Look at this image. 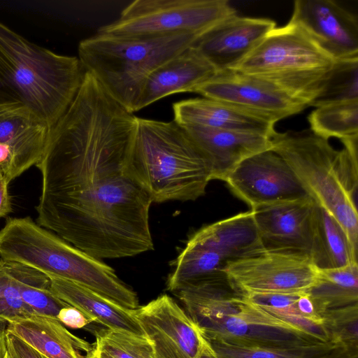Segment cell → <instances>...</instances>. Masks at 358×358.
Wrapping results in <instances>:
<instances>
[{"instance_id": "cell-1", "label": "cell", "mask_w": 358, "mask_h": 358, "mask_svg": "<svg viewBox=\"0 0 358 358\" xmlns=\"http://www.w3.org/2000/svg\"><path fill=\"white\" fill-rule=\"evenodd\" d=\"M137 120L85 72L36 165L42 180L36 222L99 259L154 249L152 202L127 171Z\"/></svg>"}, {"instance_id": "cell-2", "label": "cell", "mask_w": 358, "mask_h": 358, "mask_svg": "<svg viewBox=\"0 0 358 358\" xmlns=\"http://www.w3.org/2000/svg\"><path fill=\"white\" fill-rule=\"evenodd\" d=\"M173 293L206 340L262 346L322 342L249 301L233 287L225 273L196 280Z\"/></svg>"}, {"instance_id": "cell-3", "label": "cell", "mask_w": 358, "mask_h": 358, "mask_svg": "<svg viewBox=\"0 0 358 358\" xmlns=\"http://www.w3.org/2000/svg\"><path fill=\"white\" fill-rule=\"evenodd\" d=\"M85 73L77 57L36 45L0 22V103L27 106L50 129L74 99Z\"/></svg>"}, {"instance_id": "cell-4", "label": "cell", "mask_w": 358, "mask_h": 358, "mask_svg": "<svg viewBox=\"0 0 358 358\" xmlns=\"http://www.w3.org/2000/svg\"><path fill=\"white\" fill-rule=\"evenodd\" d=\"M127 171L152 203L194 201L212 180L206 159L174 120L138 117Z\"/></svg>"}, {"instance_id": "cell-5", "label": "cell", "mask_w": 358, "mask_h": 358, "mask_svg": "<svg viewBox=\"0 0 358 358\" xmlns=\"http://www.w3.org/2000/svg\"><path fill=\"white\" fill-rule=\"evenodd\" d=\"M272 150L291 167L307 194L342 227L355 252L358 245V139L334 148L310 130L276 131Z\"/></svg>"}, {"instance_id": "cell-6", "label": "cell", "mask_w": 358, "mask_h": 358, "mask_svg": "<svg viewBox=\"0 0 358 358\" xmlns=\"http://www.w3.org/2000/svg\"><path fill=\"white\" fill-rule=\"evenodd\" d=\"M0 259L73 282L125 308H138L136 293L110 266L41 227L30 217L6 219L0 229Z\"/></svg>"}, {"instance_id": "cell-7", "label": "cell", "mask_w": 358, "mask_h": 358, "mask_svg": "<svg viewBox=\"0 0 358 358\" xmlns=\"http://www.w3.org/2000/svg\"><path fill=\"white\" fill-rule=\"evenodd\" d=\"M199 36H122L97 33L80 42L78 58L103 90L133 113L151 73L192 46Z\"/></svg>"}, {"instance_id": "cell-8", "label": "cell", "mask_w": 358, "mask_h": 358, "mask_svg": "<svg viewBox=\"0 0 358 358\" xmlns=\"http://www.w3.org/2000/svg\"><path fill=\"white\" fill-rule=\"evenodd\" d=\"M334 62L289 22L271 30L231 69L270 82L308 107L324 89Z\"/></svg>"}, {"instance_id": "cell-9", "label": "cell", "mask_w": 358, "mask_h": 358, "mask_svg": "<svg viewBox=\"0 0 358 358\" xmlns=\"http://www.w3.org/2000/svg\"><path fill=\"white\" fill-rule=\"evenodd\" d=\"M235 15L227 0H136L98 33L122 36L201 35Z\"/></svg>"}, {"instance_id": "cell-10", "label": "cell", "mask_w": 358, "mask_h": 358, "mask_svg": "<svg viewBox=\"0 0 358 358\" xmlns=\"http://www.w3.org/2000/svg\"><path fill=\"white\" fill-rule=\"evenodd\" d=\"M224 273L240 294L308 292L316 282L319 268L306 256L268 252L227 262Z\"/></svg>"}, {"instance_id": "cell-11", "label": "cell", "mask_w": 358, "mask_h": 358, "mask_svg": "<svg viewBox=\"0 0 358 358\" xmlns=\"http://www.w3.org/2000/svg\"><path fill=\"white\" fill-rule=\"evenodd\" d=\"M224 182L250 210L310 196L288 164L272 150L243 160Z\"/></svg>"}, {"instance_id": "cell-12", "label": "cell", "mask_w": 358, "mask_h": 358, "mask_svg": "<svg viewBox=\"0 0 358 358\" xmlns=\"http://www.w3.org/2000/svg\"><path fill=\"white\" fill-rule=\"evenodd\" d=\"M315 208L316 203L307 196L251 210L265 251L296 254L312 259Z\"/></svg>"}, {"instance_id": "cell-13", "label": "cell", "mask_w": 358, "mask_h": 358, "mask_svg": "<svg viewBox=\"0 0 358 358\" xmlns=\"http://www.w3.org/2000/svg\"><path fill=\"white\" fill-rule=\"evenodd\" d=\"M157 358H198L206 345L199 327L167 294L135 310Z\"/></svg>"}, {"instance_id": "cell-14", "label": "cell", "mask_w": 358, "mask_h": 358, "mask_svg": "<svg viewBox=\"0 0 358 358\" xmlns=\"http://www.w3.org/2000/svg\"><path fill=\"white\" fill-rule=\"evenodd\" d=\"M194 92L270 117L277 122L307 108L270 82L233 69L217 72Z\"/></svg>"}, {"instance_id": "cell-15", "label": "cell", "mask_w": 358, "mask_h": 358, "mask_svg": "<svg viewBox=\"0 0 358 358\" xmlns=\"http://www.w3.org/2000/svg\"><path fill=\"white\" fill-rule=\"evenodd\" d=\"M290 22L334 60L358 59L355 15L331 0H296Z\"/></svg>"}, {"instance_id": "cell-16", "label": "cell", "mask_w": 358, "mask_h": 358, "mask_svg": "<svg viewBox=\"0 0 358 358\" xmlns=\"http://www.w3.org/2000/svg\"><path fill=\"white\" fill-rule=\"evenodd\" d=\"M48 131L27 106L0 103V173L8 183L36 165Z\"/></svg>"}, {"instance_id": "cell-17", "label": "cell", "mask_w": 358, "mask_h": 358, "mask_svg": "<svg viewBox=\"0 0 358 358\" xmlns=\"http://www.w3.org/2000/svg\"><path fill=\"white\" fill-rule=\"evenodd\" d=\"M275 27L270 19L235 15L201 34L192 47L217 72L231 69Z\"/></svg>"}, {"instance_id": "cell-18", "label": "cell", "mask_w": 358, "mask_h": 358, "mask_svg": "<svg viewBox=\"0 0 358 358\" xmlns=\"http://www.w3.org/2000/svg\"><path fill=\"white\" fill-rule=\"evenodd\" d=\"M206 159L211 179L225 181L243 160L272 149L271 137L199 125H181Z\"/></svg>"}, {"instance_id": "cell-19", "label": "cell", "mask_w": 358, "mask_h": 358, "mask_svg": "<svg viewBox=\"0 0 358 358\" xmlns=\"http://www.w3.org/2000/svg\"><path fill=\"white\" fill-rule=\"evenodd\" d=\"M173 120L180 125L256 133L269 137L277 121L229 103L207 97L188 99L173 104Z\"/></svg>"}, {"instance_id": "cell-20", "label": "cell", "mask_w": 358, "mask_h": 358, "mask_svg": "<svg viewBox=\"0 0 358 358\" xmlns=\"http://www.w3.org/2000/svg\"><path fill=\"white\" fill-rule=\"evenodd\" d=\"M217 73L216 69L192 45L151 73L143 87L135 112L176 93L194 92Z\"/></svg>"}, {"instance_id": "cell-21", "label": "cell", "mask_w": 358, "mask_h": 358, "mask_svg": "<svg viewBox=\"0 0 358 358\" xmlns=\"http://www.w3.org/2000/svg\"><path fill=\"white\" fill-rule=\"evenodd\" d=\"M185 245L213 252L227 263L266 252L251 210L199 229Z\"/></svg>"}, {"instance_id": "cell-22", "label": "cell", "mask_w": 358, "mask_h": 358, "mask_svg": "<svg viewBox=\"0 0 358 358\" xmlns=\"http://www.w3.org/2000/svg\"><path fill=\"white\" fill-rule=\"evenodd\" d=\"M48 277L53 294L69 305L80 310L93 322L110 329L146 336L135 315V310L125 308L73 282Z\"/></svg>"}, {"instance_id": "cell-23", "label": "cell", "mask_w": 358, "mask_h": 358, "mask_svg": "<svg viewBox=\"0 0 358 358\" xmlns=\"http://www.w3.org/2000/svg\"><path fill=\"white\" fill-rule=\"evenodd\" d=\"M6 329L47 358H84L92 344L76 336L57 320L32 314L6 324Z\"/></svg>"}, {"instance_id": "cell-24", "label": "cell", "mask_w": 358, "mask_h": 358, "mask_svg": "<svg viewBox=\"0 0 358 358\" xmlns=\"http://www.w3.org/2000/svg\"><path fill=\"white\" fill-rule=\"evenodd\" d=\"M312 260L320 269L338 268L357 263V252L352 248L342 227L317 203Z\"/></svg>"}, {"instance_id": "cell-25", "label": "cell", "mask_w": 358, "mask_h": 358, "mask_svg": "<svg viewBox=\"0 0 358 358\" xmlns=\"http://www.w3.org/2000/svg\"><path fill=\"white\" fill-rule=\"evenodd\" d=\"M316 313L358 304V264L320 269L315 284L307 292Z\"/></svg>"}, {"instance_id": "cell-26", "label": "cell", "mask_w": 358, "mask_h": 358, "mask_svg": "<svg viewBox=\"0 0 358 358\" xmlns=\"http://www.w3.org/2000/svg\"><path fill=\"white\" fill-rule=\"evenodd\" d=\"M7 262L24 304L35 315L57 320L59 310L70 305L53 294L49 277L25 265Z\"/></svg>"}, {"instance_id": "cell-27", "label": "cell", "mask_w": 358, "mask_h": 358, "mask_svg": "<svg viewBox=\"0 0 358 358\" xmlns=\"http://www.w3.org/2000/svg\"><path fill=\"white\" fill-rule=\"evenodd\" d=\"M308 120L310 130L327 140L337 138L342 142L358 138V100L315 107Z\"/></svg>"}, {"instance_id": "cell-28", "label": "cell", "mask_w": 358, "mask_h": 358, "mask_svg": "<svg viewBox=\"0 0 358 358\" xmlns=\"http://www.w3.org/2000/svg\"><path fill=\"white\" fill-rule=\"evenodd\" d=\"M206 341L217 358H316L341 345L331 341L297 346H262L218 339Z\"/></svg>"}, {"instance_id": "cell-29", "label": "cell", "mask_w": 358, "mask_h": 358, "mask_svg": "<svg viewBox=\"0 0 358 358\" xmlns=\"http://www.w3.org/2000/svg\"><path fill=\"white\" fill-rule=\"evenodd\" d=\"M96 337L93 344L111 358H157L151 341L146 336L108 328L89 327Z\"/></svg>"}, {"instance_id": "cell-30", "label": "cell", "mask_w": 358, "mask_h": 358, "mask_svg": "<svg viewBox=\"0 0 358 358\" xmlns=\"http://www.w3.org/2000/svg\"><path fill=\"white\" fill-rule=\"evenodd\" d=\"M352 100H358V59L336 60L311 106Z\"/></svg>"}, {"instance_id": "cell-31", "label": "cell", "mask_w": 358, "mask_h": 358, "mask_svg": "<svg viewBox=\"0 0 358 358\" xmlns=\"http://www.w3.org/2000/svg\"><path fill=\"white\" fill-rule=\"evenodd\" d=\"M321 317L329 341L358 348V304L327 310Z\"/></svg>"}, {"instance_id": "cell-32", "label": "cell", "mask_w": 358, "mask_h": 358, "mask_svg": "<svg viewBox=\"0 0 358 358\" xmlns=\"http://www.w3.org/2000/svg\"><path fill=\"white\" fill-rule=\"evenodd\" d=\"M34 314L20 298L8 262L0 259V325Z\"/></svg>"}, {"instance_id": "cell-33", "label": "cell", "mask_w": 358, "mask_h": 358, "mask_svg": "<svg viewBox=\"0 0 358 358\" xmlns=\"http://www.w3.org/2000/svg\"><path fill=\"white\" fill-rule=\"evenodd\" d=\"M5 338L7 353L10 358H47L6 329Z\"/></svg>"}, {"instance_id": "cell-34", "label": "cell", "mask_w": 358, "mask_h": 358, "mask_svg": "<svg viewBox=\"0 0 358 358\" xmlns=\"http://www.w3.org/2000/svg\"><path fill=\"white\" fill-rule=\"evenodd\" d=\"M57 320L63 325L72 329H85L90 326L92 320L80 310L69 306L61 309L58 313Z\"/></svg>"}, {"instance_id": "cell-35", "label": "cell", "mask_w": 358, "mask_h": 358, "mask_svg": "<svg viewBox=\"0 0 358 358\" xmlns=\"http://www.w3.org/2000/svg\"><path fill=\"white\" fill-rule=\"evenodd\" d=\"M8 186V183L0 173V217H6L12 211L11 198Z\"/></svg>"}, {"instance_id": "cell-36", "label": "cell", "mask_w": 358, "mask_h": 358, "mask_svg": "<svg viewBox=\"0 0 358 358\" xmlns=\"http://www.w3.org/2000/svg\"><path fill=\"white\" fill-rule=\"evenodd\" d=\"M316 358H358V348L339 345Z\"/></svg>"}, {"instance_id": "cell-37", "label": "cell", "mask_w": 358, "mask_h": 358, "mask_svg": "<svg viewBox=\"0 0 358 358\" xmlns=\"http://www.w3.org/2000/svg\"><path fill=\"white\" fill-rule=\"evenodd\" d=\"M84 358H111L102 351L99 350L94 344L92 349L86 353Z\"/></svg>"}, {"instance_id": "cell-38", "label": "cell", "mask_w": 358, "mask_h": 358, "mask_svg": "<svg viewBox=\"0 0 358 358\" xmlns=\"http://www.w3.org/2000/svg\"><path fill=\"white\" fill-rule=\"evenodd\" d=\"M5 329V326L0 325V358H4L7 353Z\"/></svg>"}, {"instance_id": "cell-39", "label": "cell", "mask_w": 358, "mask_h": 358, "mask_svg": "<svg viewBox=\"0 0 358 358\" xmlns=\"http://www.w3.org/2000/svg\"><path fill=\"white\" fill-rule=\"evenodd\" d=\"M198 358H217V357L207 343L204 350Z\"/></svg>"}, {"instance_id": "cell-40", "label": "cell", "mask_w": 358, "mask_h": 358, "mask_svg": "<svg viewBox=\"0 0 358 358\" xmlns=\"http://www.w3.org/2000/svg\"><path fill=\"white\" fill-rule=\"evenodd\" d=\"M4 358H10V357H9V355H8V353H6V356H5V357H4Z\"/></svg>"}]
</instances>
